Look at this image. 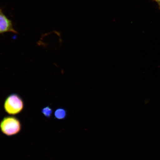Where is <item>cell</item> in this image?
I'll use <instances>...</instances> for the list:
<instances>
[{"label":"cell","instance_id":"cell-5","mask_svg":"<svg viewBox=\"0 0 160 160\" xmlns=\"http://www.w3.org/2000/svg\"><path fill=\"white\" fill-rule=\"evenodd\" d=\"M42 114L47 118L49 119L53 113V110L51 107L47 106L42 109Z\"/></svg>","mask_w":160,"mask_h":160},{"label":"cell","instance_id":"cell-3","mask_svg":"<svg viewBox=\"0 0 160 160\" xmlns=\"http://www.w3.org/2000/svg\"><path fill=\"white\" fill-rule=\"evenodd\" d=\"M7 32L17 33L14 29L11 20L8 18L3 13L2 9H0V34Z\"/></svg>","mask_w":160,"mask_h":160},{"label":"cell","instance_id":"cell-2","mask_svg":"<svg viewBox=\"0 0 160 160\" xmlns=\"http://www.w3.org/2000/svg\"><path fill=\"white\" fill-rule=\"evenodd\" d=\"M5 111L10 115L18 114L24 108L23 100L17 93H12L8 96L3 105Z\"/></svg>","mask_w":160,"mask_h":160},{"label":"cell","instance_id":"cell-1","mask_svg":"<svg viewBox=\"0 0 160 160\" xmlns=\"http://www.w3.org/2000/svg\"><path fill=\"white\" fill-rule=\"evenodd\" d=\"M21 124L19 120L13 116H7L3 118L0 122V129L6 136L17 134L21 130Z\"/></svg>","mask_w":160,"mask_h":160},{"label":"cell","instance_id":"cell-4","mask_svg":"<svg viewBox=\"0 0 160 160\" xmlns=\"http://www.w3.org/2000/svg\"><path fill=\"white\" fill-rule=\"evenodd\" d=\"M54 116L56 119L62 120L66 118L67 116V111L63 108H59L54 112Z\"/></svg>","mask_w":160,"mask_h":160},{"label":"cell","instance_id":"cell-6","mask_svg":"<svg viewBox=\"0 0 160 160\" xmlns=\"http://www.w3.org/2000/svg\"><path fill=\"white\" fill-rule=\"evenodd\" d=\"M154 1L157 2L158 5H159V8L160 9V0H154Z\"/></svg>","mask_w":160,"mask_h":160}]
</instances>
